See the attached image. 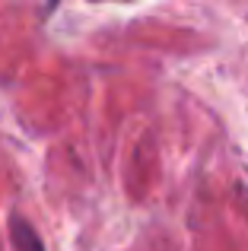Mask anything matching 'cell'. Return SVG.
I'll list each match as a JSON object with an SVG mask.
<instances>
[{
	"label": "cell",
	"mask_w": 248,
	"mask_h": 251,
	"mask_svg": "<svg viewBox=\"0 0 248 251\" xmlns=\"http://www.w3.org/2000/svg\"><path fill=\"white\" fill-rule=\"evenodd\" d=\"M10 239H13V251H45L42 245V235L35 232L29 220L23 216H13L10 220Z\"/></svg>",
	"instance_id": "6da1fadb"
}]
</instances>
